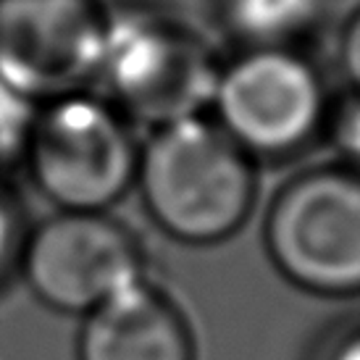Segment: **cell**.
Listing matches in <instances>:
<instances>
[{
    "label": "cell",
    "mask_w": 360,
    "mask_h": 360,
    "mask_svg": "<svg viewBox=\"0 0 360 360\" xmlns=\"http://www.w3.org/2000/svg\"><path fill=\"white\" fill-rule=\"evenodd\" d=\"M8 163H11V160L6 158V153H3V148H0V176H3V169H6Z\"/></svg>",
    "instance_id": "15"
},
{
    "label": "cell",
    "mask_w": 360,
    "mask_h": 360,
    "mask_svg": "<svg viewBox=\"0 0 360 360\" xmlns=\"http://www.w3.org/2000/svg\"><path fill=\"white\" fill-rule=\"evenodd\" d=\"M255 166L205 113L150 131L134 190L169 240L208 248L248 224L258 198Z\"/></svg>",
    "instance_id": "1"
},
{
    "label": "cell",
    "mask_w": 360,
    "mask_h": 360,
    "mask_svg": "<svg viewBox=\"0 0 360 360\" xmlns=\"http://www.w3.org/2000/svg\"><path fill=\"white\" fill-rule=\"evenodd\" d=\"M313 360H360V321L342 323L326 334Z\"/></svg>",
    "instance_id": "14"
},
{
    "label": "cell",
    "mask_w": 360,
    "mask_h": 360,
    "mask_svg": "<svg viewBox=\"0 0 360 360\" xmlns=\"http://www.w3.org/2000/svg\"><path fill=\"white\" fill-rule=\"evenodd\" d=\"M148 276L140 237L110 210H56L34 224L19 274L40 305L74 319Z\"/></svg>",
    "instance_id": "6"
},
{
    "label": "cell",
    "mask_w": 360,
    "mask_h": 360,
    "mask_svg": "<svg viewBox=\"0 0 360 360\" xmlns=\"http://www.w3.org/2000/svg\"><path fill=\"white\" fill-rule=\"evenodd\" d=\"M30 213L21 192L0 176V290L21 274V258L32 231Z\"/></svg>",
    "instance_id": "10"
},
{
    "label": "cell",
    "mask_w": 360,
    "mask_h": 360,
    "mask_svg": "<svg viewBox=\"0 0 360 360\" xmlns=\"http://www.w3.org/2000/svg\"><path fill=\"white\" fill-rule=\"evenodd\" d=\"M326 79L302 48L234 51L224 58L208 116L240 150L258 160H290L326 134Z\"/></svg>",
    "instance_id": "4"
},
{
    "label": "cell",
    "mask_w": 360,
    "mask_h": 360,
    "mask_svg": "<svg viewBox=\"0 0 360 360\" xmlns=\"http://www.w3.org/2000/svg\"><path fill=\"white\" fill-rule=\"evenodd\" d=\"M331 13V0H213V19L237 51L308 48Z\"/></svg>",
    "instance_id": "9"
},
{
    "label": "cell",
    "mask_w": 360,
    "mask_h": 360,
    "mask_svg": "<svg viewBox=\"0 0 360 360\" xmlns=\"http://www.w3.org/2000/svg\"><path fill=\"white\" fill-rule=\"evenodd\" d=\"M137 131L101 92H79L32 110L21 169L56 210H113L137 181Z\"/></svg>",
    "instance_id": "3"
},
{
    "label": "cell",
    "mask_w": 360,
    "mask_h": 360,
    "mask_svg": "<svg viewBox=\"0 0 360 360\" xmlns=\"http://www.w3.org/2000/svg\"><path fill=\"white\" fill-rule=\"evenodd\" d=\"M105 0H0V82L32 108L98 87Z\"/></svg>",
    "instance_id": "7"
},
{
    "label": "cell",
    "mask_w": 360,
    "mask_h": 360,
    "mask_svg": "<svg viewBox=\"0 0 360 360\" xmlns=\"http://www.w3.org/2000/svg\"><path fill=\"white\" fill-rule=\"evenodd\" d=\"M79 321L77 360H198L187 313L150 276Z\"/></svg>",
    "instance_id": "8"
},
{
    "label": "cell",
    "mask_w": 360,
    "mask_h": 360,
    "mask_svg": "<svg viewBox=\"0 0 360 360\" xmlns=\"http://www.w3.org/2000/svg\"><path fill=\"white\" fill-rule=\"evenodd\" d=\"M32 110L34 108L30 103H24L19 95H13L0 82V148H3L8 160L19 158L21 140H24L27 124L32 119Z\"/></svg>",
    "instance_id": "12"
},
{
    "label": "cell",
    "mask_w": 360,
    "mask_h": 360,
    "mask_svg": "<svg viewBox=\"0 0 360 360\" xmlns=\"http://www.w3.org/2000/svg\"><path fill=\"white\" fill-rule=\"evenodd\" d=\"M326 140L334 148L337 163L360 174V92H350L331 105Z\"/></svg>",
    "instance_id": "11"
},
{
    "label": "cell",
    "mask_w": 360,
    "mask_h": 360,
    "mask_svg": "<svg viewBox=\"0 0 360 360\" xmlns=\"http://www.w3.org/2000/svg\"><path fill=\"white\" fill-rule=\"evenodd\" d=\"M263 248L297 290L360 295V174L334 160L284 181L263 219Z\"/></svg>",
    "instance_id": "5"
},
{
    "label": "cell",
    "mask_w": 360,
    "mask_h": 360,
    "mask_svg": "<svg viewBox=\"0 0 360 360\" xmlns=\"http://www.w3.org/2000/svg\"><path fill=\"white\" fill-rule=\"evenodd\" d=\"M337 66L350 92H360V6L342 21L337 37Z\"/></svg>",
    "instance_id": "13"
},
{
    "label": "cell",
    "mask_w": 360,
    "mask_h": 360,
    "mask_svg": "<svg viewBox=\"0 0 360 360\" xmlns=\"http://www.w3.org/2000/svg\"><path fill=\"white\" fill-rule=\"evenodd\" d=\"M224 58L213 42L174 11L110 6L98 87L131 127L148 131L205 116Z\"/></svg>",
    "instance_id": "2"
}]
</instances>
